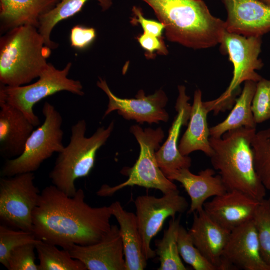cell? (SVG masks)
I'll return each instance as SVG.
<instances>
[{"label": "cell", "instance_id": "obj_1", "mask_svg": "<svg viewBox=\"0 0 270 270\" xmlns=\"http://www.w3.org/2000/svg\"><path fill=\"white\" fill-rule=\"evenodd\" d=\"M110 206L92 207L80 188L70 196L56 186L40 192L32 214V232L40 240L67 250L100 242L111 228Z\"/></svg>", "mask_w": 270, "mask_h": 270}, {"label": "cell", "instance_id": "obj_2", "mask_svg": "<svg viewBox=\"0 0 270 270\" xmlns=\"http://www.w3.org/2000/svg\"><path fill=\"white\" fill-rule=\"evenodd\" d=\"M165 27L167 39L194 50L220 44L225 22L213 16L202 0H140Z\"/></svg>", "mask_w": 270, "mask_h": 270}, {"label": "cell", "instance_id": "obj_3", "mask_svg": "<svg viewBox=\"0 0 270 270\" xmlns=\"http://www.w3.org/2000/svg\"><path fill=\"white\" fill-rule=\"evenodd\" d=\"M256 132V128L242 127L220 138L210 137L214 151L210 158L228 191H240L260 202L265 198L266 189L254 166L252 142Z\"/></svg>", "mask_w": 270, "mask_h": 270}, {"label": "cell", "instance_id": "obj_4", "mask_svg": "<svg viewBox=\"0 0 270 270\" xmlns=\"http://www.w3.org/2000/svg\"><path fill=\"white\" fill-rule=\"evenodd\" d=\"M51 50L37 28L24 26L8 31L0 39V84L20 86L38 78Z\"/></svg>", "mask_w": 270, "mask_h": 270}, {"label": "cell", "instance_id": "obj_5", "mask_svg": "<svg viewBox=\"0 0 270 270\" xmlns=\"http://www.w3.org/2000/svg\"><path fill=\"white\" fill-rule=\"evenodd\" d=\"M114 128L112 122L99 128L90 138L86 137V122L78 120L71 128L68 144L60 153L49 177L52 184L70 196L77 192L76 181L88 176L94 166L96 154L106 144Z\"/></svg>", "mask_w": 270, "mask_h": 270}, {"label": "cell", "instance_id": "obj_6", "mask_svg": "<svg viewBox=\"0 0 270 270\" xmlns=\"http://www.w3.org/2000/svg\"><path fill=\"white\" fill-rule=\"evenodd\" d=\"M262 43L261 36L246 37L225 32L220 43L221 50L228 55L233 64V76L228 88L219 98L204 102L209 112L217 115L231 109L242 92L240 87L243 82H258L262 78L256 72L264 66L260 58Z\"/></svg>", "mask_w": 270, "mask_h": 270}, {"label": "cell", "instance_id": "obj_7", "mask_svg": "<svg viewBox=\"0 0 270 270\" xmlns=\"http://www.w3.org/2000/svg\"><path fill=\"white\" fill-rule=\"evenodd\" d=\"M130 132L137 140L140 150L134 165L132 168H124L121 171L122 174L128 177V180L114 186L104 184L97 192V195L112 196L126 187L134 186L158 190L164 194L178 190L177 186L164 174L156 158V153L164 138L162 129L158 128L156 130H144L138 125H134L130 127Z\"/></svg>", "mask_w": 270, "mask_h": 270}, {"label": "cell", "instance_id": "obj_8", "mask_svg": "<svg viewBox=\"0 0 270 270\" xmlns=\"http://www.w3.org/2000/svg\"><path fill=\"white\" fill-rule=\"evenodd\" d=\"M42 112L44 117V123L32 132L20 156L6 160L0 172L2 177L34 172L54 153L58 154L64 150L62 115L47 102L43 106Z\"/></svg>", "mask_w": 270, "mask_h": 270}, {"label": "cell", "instance_id": "obj_9", "mask_svg": "<svg viewBox=\"0 0 270 270\" xmlns=\"http://www.w3.org/2000/svg\"><path fill=\"white\" fill-rule=\"evenodd\" d=\"M72 66L68 62L64 68L58 70L48 63L36 82L20 86H8L0 84V102H6L20 110L35 126L40 120L34 112V106L45 98L58 92L66 91L83 96V86L79 80L68 78Z\"/></svg>", "mask_w": 270, "mask_h": 270}, {"label": "cell", "instance_id": "obj_10", "mask_svg": "<svg viewBox=\"0 0 270 270\" xmlns=\"http://www.w3.org/2000/svg\"><path fill=\"white\" fill-rule=\"evenodd\" d=\"M34 172L0 179V218L8 226L32 232L33 212L40 192L36 186Z\"/></svg>", "mask_w": 270, "mask_h": 270}, {"label": "cell", "instance_id": "obj_11", "mask_svg": "<svg viewBox=\"0 0 270 270\" xmlns=\"http://www.w3.org/2000/svg\"><path fill=\"white\" fill-rule=\"evenodd\" d=\"M136 216L142 238L143 250L147 260L156 256L150 246L152 238L162 230L168 218H175L188 208L186 198L178 190L164 194L158 198L152 196H141L134 201Z\"/></svg>", "mask_w": 270, "mask_h": 270}, {"label": "cell", "instance_id": "obj_12", "mask_svg": "<svg viewBox=\"0 0 270 270\" xmlns=\"http://www.w3.org/2000/svg\"><path fill=\"white\" fill-rule=\"evenodd\" d=\"M98 86L103 90L108 98V108L104 118L114 111L126 120H134L140 124L166 122L169 114L165 108L168 102L166 94L162 90L154 94L146 96L143 90L138 91L136 98H120L110 90L106 80L100 78Z\"/></svg>", "mask_w": 270, "mask_h": 270}, {"label": "cell", "instance_id": "obj_13", "mask_svg": "<svg viewBox=\"0 0 270 270\" xmlns=\"http://www.w3.org/2000/svg\"><path fill=\"white\" fill-rule=\"evenodd\" d=\"M270 270L263 260L254 220L233 230L224 249L222 270Z\"/></svg>", "mask_w": 270, "mask_h": 270}, {"label": "cell", "instance_id": "obj_14", "mask_svg": "<svg viewBox=\"0 0 270 270\" xmlns=\"http://www.w3.org/2000/svg\"><path fill=\"white\" fill-rule=\"evenodd\" d=\"M68 250L87 270H126L124 244L120 228L112 225L98 242L88 246L74 244Z\"/></svg>", "mask_w": 270, "mask_h": 270}, {"label": "cell", "instance_id": "obj_15", "mask_svg": "<svg viewBox=\"0 0 270 270\" xmlns=\"http://www.w3.org/2000/svg\"><path fill=\"white\" fill-rule=\"evenodd\" d=\"M227 12L226 32L246 37L270 32V6L260 0H222Z\"/></svg>", "mask_w": 270, "mask_h": 270}, {"label": "cell", "instance_id": "obj_16", "mask_svg": "<svg viewBox=\"0 0 270 270\" xmlns=\"http://www.w3.org/2000/svg\"><path fill=\"white\" fill-rule=\"evenodd\" d=\"M260 202L241 192L228 191L206 202L204 210L216 223L232 232L254 219Z\"/></svg>", "mask_w": 270, "mask_h": 270}, {"label": "cell", "instance_id": "obj_17", "mask_svg": "<svg viewBox=\"0 0 270 270\" xmlns=\"http://www.w3.org/2000/svg\"><path fill=\"white\" fill-rule=\"evenodd\" d=\"M178 90L175 106L177 115L169 130L166 140L156 153L158 166L166 177L178 170L190 168L192 166L191 158L180 154L178 144L182 126L188 125L192 106L188 102L190 98L186 94V87L179 86Z\"/></svg>", "mask_w": 270, "mask_h": 270}, {"label": "cell", "instance_id": "obj_18", "mask_svg": "<svg viewBox=\"0 0 270 270\" xmlns=\"http://www.w3.org/2000/svg\"><path fill=\"white\" fill-rule=\"evenodd\" d=\"M0 154L12 159L23 152L26 144L35 127L20 110L0 102Z\"/></svg>", "mask_w": 270, "mask_h": 270}, {"label": "cell", "instance_id": "obj_19", "mask_svg": "<svg viewBox=\"0 0 270 270\" xmlns=\"http://www.w3.org/2000/svg\"><path fill=\"white\" fill-rule=\"evenodd\" d=\"M188 232L203 256L217 270H222L223 254L231 232L213 221L204 210L194 213L192 224Z\"/></svg>", "mask_w": 270, "mask_h": 270}, {"label": "cell", "instance_id": "obj_20", "mask_svg": "<svg viewBox=\"0 0 270 270\" xmlns=\"http://www.w3.org/2000/svg\"><path fill=\"white\" fill-rule=\"evenodd\" d=\"M214 175V170L210 168L202 170L198 174L191 172L190 168H184L168 174L166 178L180 182L184 186L191 200L188 213L192 214L202 210L209 198L228 192L220 175Z\"/></svg>", "mask_w": 270, "mask_h": 270}, {"label": "cell", "instance_id": "obj_21", "mask_svg": "<svg viewBox=\"0 0 270 270\" xmlns=\"http://www.w3.org/2000/svg\"><path fill=\"white\" fill-rule=\"evenodd\" d=\"M60 0H0L1 30L24 26L37 28L40 17L53 9Z\"/></svg>", "mask_w": 270, "mask_h": 270}, {"label": "cell", "instance_id": "obj_22", "mask_svg": "<svg viewBox=\"0 0 270 270\" xmlns=\"http://www.w3.org/2000/svg\"><path fill=\"white\" fill-rule=\"evenodd\" d=\"M209 112L202 100V91L196 90L188 128L178 144V150L182 156H188L196 151H202L210 158L212 156L214 151L210 142L207 120Z\"/></svg>", "mask_w": 270, "mask_h": 270}, {"label": "cell", "instance_id": "obj_23", "mask_svg": "<svg viewBox=\"0 0 270 270\" xmlns=\"http://www.w3.org/2000/svg\"><path fill=\"white\" fill-rule=\"evenodd\" d=\"M110 207L112 216L116 218L120 225L126 270L145 269L148 260L144 252L136 214L124 210L119 202L112 203Z\"/></svg>", "mask_w": 270, "mask_h": 270}, {"label": "cell", "instance_id": "obj_24", "mask_svg": "<svg viewBox=\"0 0 270 270\" xmlns=\"http://www.w3.org/2000/svg\"><path fill=\"white\" fill-rule=\"evenodd\" d=\"M256 83L253 81L244 82L240 97L228 116L222 122L210 128V137L220 138L227 132L242 127L256 128L257 124L252 106Z\"/></svg>", "mask_w": 270, "mask_h": 270}, {"label": "cell", "instance_id": "obj_25", "mask_svg": "<svg viewBox=\"0 0 270 270\" xmlns=\"http://www.w3.org/2000/svg\"><path fill=\"white\" fill-rule=\"evenodd\" d=\"M90 0H60L51 10L42 16L40 20L38 32L44 38L46 46L52 50L58 44L51 40V33L60 22L70 18L80 12ZM102 10H108L112 6V0H96Z\"/></svg>", "mask_w": 270, "mask_h": 270}, {"label": "cell", "instance_id": "obj_26", "mask_svg": "<svg viewBox=\"0 0 270 270\" xmlns=\"http://www.w3.org/2000/svg\"><path fill=\"white\" fill-rule=\"evenodd\" d=\"M180 218H172L162 240L156 241V254L160 263L159 270H187L180 256L178 245Z\"/></svg>", "mask_w": 270, "mask_h": 270}, {"label": "cell", "instance_id": "obj_27", "mask_svg": "<svg viewBox=\"0 0 270 270\" xmlns=\"http://www.w3.org/2000/svg\"><path fill=\"white\" fill-rule=\"evenodd\" d=\"M40 260V270H87L79 260L72 258L68 250L40 242L36 246Z\"/></svg>", "mask_w": 270, "mask_h": 270}, {"label": "cell", "instance_id": "obj_28", "mask_svg": "<svg viewBox=\"0 0 270 270\" xmlns=\"http://www.w3.org/2000/svg\"><path fill=\"white\" fill-rule=\"evenodd\" d=\"M256 172L270 191V127L256 132L252 142Z\"/></svg>", "mask_w": 270, "mask_h": 270}, {"label": "cell", "instance_id": "obj_29", "mask_svg": "<svg viewBox=\"0 0 270 270\" xmlns=\"http://www.w3.org/2000/svg\"><path fill=\"white\" fill-rule=\"evenodd\" d=\"M32 232L19 230H14L4 226H0V262L6 268L8 267L10 255L15 248L27 244L39 243Z\"/></svg>", "mask_w": 270, "mask_h": 270}, {"label": "cell", "instance_id": "obj_30", "mask_svg": "<svg viewBox=\"0 0 270 270\" xmlns=\"http://www.w3.org/2000/svg\"><path fill=\"white\" fill-rule=\"evenodd\" d=\"M262 257L270 266V198L260 202L254 217Z\"/></svg>", "mask_w": 270, "mask_h": 270}, {"label": "cell", "instance_id": "obj_31", "mask_svg": "<svg viewBox=\"0 0 270 270\" xmlns=\"http://www.w3.org/2000/svg\"><path fill=\"white\" fill-rule=\"evenodd\" d=\"M178 252L181 258L195 270H217L194 246L191 236L180 226L178 238Z\"/></svg>", "mask_w": 270, "mask_h": 270}, {"label": "cell", "instance_id": "obj_32", "mask_svg": "<svg viewBox=\"0 0 270 270\" xmlns=\"http://www.w3.org/2000/svg\"><path fill=\"white\" fill-rule=\"evenodd\" d=\"M252 112L256 124L270 120V80L262 78L256 83Z\"/></svg>", "mask_w": 270, "mask_h": 270}, {"label": "cell", "instance_id": "obj_33", "mask_svg": "<svg viewBox=\"0 0 270 270\" xmlns=\"http://www.w3.org/2000/svg\"><path fill=\"white\" fill-rule=\"evenodd\" d=\"M36 244H27L13 250L8 260L10 270H40L36 262Z\"/></svg>", "mask_w": 270, "mask_h": 270}, {"label": "cell", "instance_id": "obj_34", "mask_svg": "<svg viewBox=\"0 0 270 270\" xmlns=\"http://www.w3.org/2000/svg\"><path fill=\"white\" fill-rule=\"evenodd\" d=\"M96 37V32L94 28L76 26L70 32L71 46L78 50L85 49L90 45Z\"/></svg>", "mask_w": 270, "mask_h": 270}, {"label": "cell", "instance_id": "obj_35", "mask_svg": "<svg viewBox=\"0 0 270 270\" xmlns=\"http://www.w3.org/2000/svg\"><path fill=\"white\" fill-rule=\"evenodd\" d=\"M134 17L132 18L131 23L134 24H140L144 33L154 35L158 38H162V34L164 30V26L160 22L149 20L146 18L142 10L134 6L132 9Z\"/></svg>", "mask_w": 270, "mask_h": 270}, {"label": "cell", "instance_id": "obj_36", "mask_svg": "<svg viewBox=\"0 0 270 270\" xmlns=\"http://www.w3.org/2000/svg\"><path fill=\"white\" fill-rule=\"evenodd\" d=\"M137 39L140 46L150 56L155 52L162 55L168 54V50L162 38L144 33L139 36Z\"/></svg>", "mask_w": 270, "mask_h": 270}, {"label": "cell", "instance_id": "obj_37", "mask_svg": "<svg viewBox=\"0 0 270 270\" xmlns=\"http://www.w3.org/2000/svg\"><path fill=\"white\" fill-rule=\"evenodd\" d=\"M262 2L270 6V0H260Z\"/></svg>", "mask_w": 270, "mask_h": 270}]
</instances>
